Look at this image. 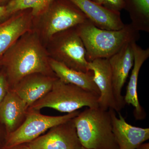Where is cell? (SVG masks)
Segmentation results:
<instances>
[{"mask_svg":"<svg viewBox=\"0 0 149 149\" xmlns=\"http://www.w3.org/2000/svg\"><path fill=\"white\" fill-rule=\"evenodd\" d=\"M80 112L77 110L63 116H49L41 114L40 111L27 110L23 123L16 130L8 135L4 148L29 143L51 128L74 118Z\"/></svg>","mask_w":149,"mask_h":149,"instance_id":"obj_7","label":"cell"},{"mask_svg":"<svg viewBox=\"0 0 149 149\" xmlns=\"http://www.w3.org/2000/svg\"><path fill=\"white\" fill-rule=\"evenodd\" d=\"M113 131L119 149H136L149 139V128L130 125L121 113L117 117L114 110L109 109Z\"/></svg>","mask_w":149,"mask_h":149,"instance_id":"obj_12","label":"cell"},{"mask_svg":"<svg viewBox=\"0 0 149 149\" xmlns=\"http://www.w3.org/2000/svg\"><path fill=\"white\" fill-rule=\"evenodd\" d=\"M82 149H88L85 148H83H83H82Z\"/></svg>","mask_w":149,"mask_h":149,"instance_id":"obj_28","label":"cell"},{"mask_svg":"<svg viewBox=\"0 0 149 149\" xmlns=\"http://www.w3.org/2000/svg\"><path fill=\"white\" fill-rule=\"evenodd\" d=\"M82 146L88 149H119L109 110L88 108L73 118Z\"/></svg>","mask_w":149,"mask_h":149,"instance_id":"obj_3","label":"cell"},{"mask_svg":"<svg viewBox=\"0 0 149 149\" xmlns=\"http://www.w3.org/2000/svg\"><path fill=\"white\" fill-rule=\"evenodd\" d=\"M49 63L56 77L63 83L76 85L100 97V91L93 80L94 74L92 71L87 72L77 71L51 58Z\"/></svg>","mask_w":149,"mask_h":149,"instance_id":"obj_17","label":"cell"},{"mask_svg":"<svg viewBox=\"0 0 149 149\" xmlns=\"http://www.w3.org/2000/svg\"><path fill=\"white\" fill-rule=\"evenodd\" d=\"M7 136L5 127L0 122V149H2L5 146Z\"/></svg>","mask_w":149,"mask_h":149,"instance_id":"obj_22","label":"cell"},{"mask_svg":"<svg viewBox=\"0 0 149 149\" xmlns=\"http://www.w3.org/2000/svg\"><path fill=\"white\" fill-rule=\"evenodd\" d=\"M10 0H0V6H6Z\"/></svg>","mask_w":149,"mask_h":149,"instance_id":"obj_26","label":"cell"},{"mask_svg":"<svg viewBox=\"0 0 149 149\" xmlns=\"http://www.w3.org/2000/svg\"><path fill=\"white\" fill-rule=\"evenodd\" d=\"M49 58L45 45L33 29L22 35L0 58V66L10 89L33 73L56 77L50 65Z\"/></svg>","mask_w":149,"mask_h":149,"instance_id":"obj_1","label":"cell"},{"mask_svg":"<svg viewBox=\"0 0 149 149\" xmlns=\"http://www.w3.org/2000/svg\"><path fill=\"white\" fill-rule=\"evenodd\" d=\"M134 63L128 82L126 93L124 97L125 104L131 105L134 108V117L136 120L145 118L146 113L139 102L138 94V79L139 72L144 62L149 57V49H143L136 42L132 43Z\"/></svg>","mask_w":149,"mask_h":149,"instance_id":"obj_15","label":"cell"},{"mask_svg":"<svg viewBox=\"0 0 149 149\" xmlns=\"http://www.w3.org/2000/svg\"><path fill=\"white\" fill-rule=\"evenodd\" d=\"M99 96L76 85L63 83L58 78L51 91L31 105L27 110L40 111L49 108L61 112L70 113L83 107H99Z\"/></svg>","mask_w":149,"mask_h":149,"instance_id":"obj_5","label":"cell"},{"mask_svg":"<svg viewBox=\"0 0 149 149\" xmlns=\"http://www.w3.org/2000/svg\"><path fill=\"white\" fill-rule=\"evenodd\" d=\"M9 89L5 73L1 68L0 69V106Z\"/></svg>","mask_w":149,"mask_h":149,"instance_id":"obj_20","label":"cell"},{"mask_svg":"<svg viewBox=\"0 0 149 149\" xmlns=\"http://www.w3.org/2000/svg\"><path fill=\"white\" fill-rule=\"evenodd\" d=\"M73 118L54 126L47 133L27 143L29 148L82 149Z\"/></svg>","mask_w":149,"mask_h":149,"instance_id":"obj_8","label":"cell"},{"mask_svg":"<svg viewBox=\"0 0 149 149\" xmlns=\"http://www.w3.org/2000/svg\"><path fill=\"white\" fill-rule=\"evenodd\" d=\"M6 6H0V22L5 20L9 17Z\"/></svg>","mask_w":149,"mask_h":149,"instance_id":"obj_23","label":"cell"},{"mask_svg":"<svg viewBox=\"0 0 149 149\" xmlns=\"http://www.w3.org/2000/svg\"><path fill=\"white\" fill-rule=\"evenodd\" d=\"M33 19L31 10L26 9L0 22V58L19 38L33 29Z\"/></svg>","mask_w":149,"mask_h":149,"instance_id":"obj_10","label":"cell"},{"mask_svg":"<svg viewBox=\"0 0 149 149\" xmlns=\"http://www.w3.org/2000/svg\"><path fill=\"white\" fill-rule=\"evenodd\" d=\"M132 43L126 44L108 59L111 70L113 94L118 113L125 105L124 97L122 95V90L133 67L134 56Z\"/></svg>","mask_w":149,"mask_h":149,"instance_id":"obj_9","label":"cell"},{"mask_svg":"<svg viewBox=\"0 0 149 149\" xmlns=\"http://www.w3.org/2000/svg\"><path fill=\"white\" fill-rule=\"evenodd\" d=\"M57 78L56 76L33 73L23 77L10 90L15 92L29 108L51 91Z\"/></svg>","mask_w":149,"mask_h":149,"instance_id":"obj_13","label":"cell"},{"mask_svg":"<svg viewBox=\"0 0 149 149\" xmlns=\"http://www.w3.org/2000/svg\"><path fill=\"white\" fill-rule=\"evenodd\" d=\"M76 28L89 62L97 58L109 59L126 44L136 42L140 38V32L131 23L125 24L119 30H107L96 27L88 19Z\"/></svg>","mask_w":149,"mask_h":149,"instance_id":"obj_2","label":"cell"},{"mask_svg":"<svg viewBox=\"0 0 149 149\" xmlns=\"http://www.w3.org/2000/svg\"><path fill=\"white\" fill-rule=\"evenodd\" d=\"M77 6L96 27L107 30H119L125 26L120 12L112 11L92 0H69Z\"/></svg>","mask_w":149,"mask_h":149,"instance_id":"obj_14","label":"cell"},{"mask_svg":"<svg viewBox=\"0 0 149 149\" xmlns=\"http://www.w3.org/2000/svg\"><path fill=\"white\" fill-rule=\"evenodd\" d=\"M92 1L98 4L102 5L103 3L104 0H92Z\"/></svg>","mask_w":149,"mask_h":149,"instance_id":"obj_27","label":"cell"},{"mask_svg":"<svg viewBox=\"0 0 149 149\" xmlns=\"http://www.w3.org/2000/svg\"><path fill=\"white\" fill-rule=\"evenodd\" d=\"M54 0H10L6 7L9 16L26 9H30L33 17L39 16L49 7Z\"/></svg>","mask_w":149,"mask_h":149,"instance_id":"obj_19","label":"cell"},{"mask_svg":"<svg viewBox=\"0 0 149 149\" xmlns=\"http://www.w3.org/2000/svg\"><path fill=\"white\" fill-rule=\"evenodd\" d=\"M88 19L69 0H54L44 12L33 17V30L45 45L57 33L77 27Z\"/></svg>","mask_w":149,"mask_h":149,"instance_id":"obj_4","label":"cell"},{"mask_svg":"<svg viewBox=\"0 0 149 149\" xmlns=\"http://www.w3.org/2000/svg\"><path fill=\"white\" fill-rule=\"evenodd\" d=\"M1 66H0V69H1Z\"/></svg>","mask_w":149,"mask_h":149,"instance_id":"obj_29","label":"cell"},{"mask_svg":"<svg viewBox=\"0 0 149 149\" xmlns=\"http://www.w3.org/2000/svg\"><path fill=\"white\" fill-rule=\"evenodd\" d=\"M88 67L93 72V80L100 91L99 107L104 110L113 109L118 112L108 59L97 58L89 61Z\"/></svg>","mask_w":149,"mask_h":149,"instance_id":"obj_11","label":"cell"},{"mask_svg":"<svg viewBox=\"0 0 149 149\" xmlns=\"http://www.w3.org/2000/svg\"><path fill=\"white\" fill-rule=\"evenodd\" d=\"M2 149H30L27 143H22L15 145L8 148H3Z\"/></svg>","mask_w":149,"mask_h":149,"instance_id":"obj_24","label":"cell"},{"mask_svg":"<svg viewBox=\"0 0 149 149\" xmlns=\"http://www.w3.org/2000/svg\"><path fill=\"white\" fill-rule=\"evenodd\" d=\"M102 6L110 10L120 12L124 9V0H104Z\"/></svg>","mask_w":149,"mask_h":149,"instance_id":"obj_21","label":"cell"},{"mask_svg":"<svg viewBox=\"0 0 149 149\" xmlns=\"http://www.w3.org/2000/svg\"><path fill=\"white\" fill-rule=\"evenodd\" d=\"M131 24L140 31L149 32V0H124Z\"/></svg>","mask_w":149,"mask_h":149,"instance_id":"obj_18","label":"cell"},{"mask_svg":"<svg viewBox=\"0 0 149 149\" xmlns=\"http://www.w3.org/2000/svg\"><path fill=\"white\" fill-rule=\"evenodd\" d=\"M45 46L50 58L77 71H91L85 46L76 27L57 33Z\"/></svg>","mask_w":149,"mask_h":149,"instance_id":"obj_6","label":"cell"},{"mask_svg":"<svg viewBox=\"0 0 149 149\" xmlns=\"http://www.w3.org/2000/svg\"><path fill=\"white\" fill-rule=\"evenodd\" d=\"M136 149H149V143H143L137 147Z\"/></svg>","mask_w":149,"mask_h":149,"instance_id":"obj_25","label":"cell"},{"mask_svg":"<svg viewBox=\"0 0 149 149\" xmlns=\"http://www.w3.org/2000/svg\"><path fill=\"white\" fill-rule=\"evenodd\" d=\"M28 109L27 104L15 92L9 89L0 106V122L5 127L8 135L23 123Z\"/></svg>","mask_w":149,"mask_h":149,"instance_id":"obj_16","label":"cell"}]
</instances>
